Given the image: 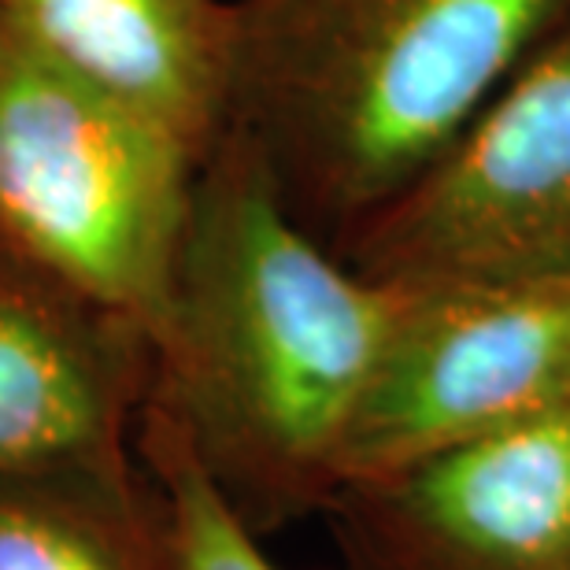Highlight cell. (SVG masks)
<instances>
[{
  "label": "cell",
  "mask_w": 570,
  "mask_h": 570,
  "mask_svg": "<svg viewBox=\"0 0 570 570\" xmlns=\"http://www.w3.org/2000/svg\"><path fill=\"white\" fill-rule=\"evenodd\" d=\"M0 22L200 164L230 130V0H0Z\"/></svg>",
  "instance_id": "8"
},
{
  "label": "cell",
  "mask_w": 570,
  "mask_h": 570,
  "mask_svg": "<svg viewBox=\"0 0 570 570\" xmlns=\"http://www.w3.org/2000/svg\"><path fill=\"white\" fill-rule=\"evenodd\" d=\"M404 289L363 275L285 204L230 127L197 170L148 401L256 533L323 515Z\"/></svg>",
  "instance_id": "1"
},
{
  "label": "cell",
  "mask_w": 570,
  "mask_h": 570,
  "mask_svg": "<svg viewBox=\"0 0 570 570\" xmlns=\"http://www.w3.org/2000/svg\"><path fill=\"white\" fill-rule=\"evenodd\" d=\"M334 253L396 289L570 275V11Z\"/></svg>",
  "instance_id": "4"
},
{
  "label": "cell",
  "mask_w": 570,
  "mask_h": 570,
  "mask_svg": "<svg viewBox=\"0 0 570 570\" xmlns=\"http://www.w3.org/2000/svg\"><path fill=\"white\" fill-rule=\"evenodd\" d=\"M200 159L0 22V256L156 345Z\"/></svg>",
  "instance_id": "3"
},
{
  "label": "cell",
  "mask_w": 570,
  "mask_h": 570,
  "mask_svg": "<svg viewBox=\"0 0 570 570\" xmlns=\"http://www.w3.org/2000/svg\"><path fill=\"white\" fill-rule=\"evenodd\" d=\"M341 570H570V404L341 485Z\"/></svg>",
  "instance_id": "6"
},
{
  "label": "cell",
  "mask_w": 570,
  "mask_h": 570,
  "mask_svg": "<svg viewBox=\"0 0 570 570\" xmlns=\"http://www.w3.org/2000/svg\"><path fill=\"white\" fill-rule=\"evenodd\" d=\"M567 404L570 275L404 289V312L352 426L345 485Z\"/></svg>",
  "instance_id": "5"
},
{
  "label": "cell",
  "mask_w": 570,
  "mask_h": 570,
  "mask_svg": "<svg viewBox=\"0 0 570 570\" xmlns=\"http://www.w3.org/2000/svg\"><path fill=\"white\" fill-rule=\"evenodd\" d=\"M138 460L156 493L167 570H282L264 549V533L248 527L186 433L153 401L138 423Z\"/></svg>",
  "instance_id": "10"
},
{
  "label": "cell",
  "mask_w": 570,
  "mask_h": 570,
  "mask_svg": "<svg viewBox=\"0 0 570 570\" xmlns=\"http://www.w3.org/2000/svg\"><path fill=\"white\" fill-rule=\"evenodd\" d=\"M0 570H167L145 466L127 482L0 478Z\"/></svg>",
  "instance_id": "9"
},
{
  "label": "cell",
  "mask_w": 570,
  "mask_h": 570,
  "mask_svg": "<svg viewBox=\"0 0 570 570\" xmlns=\"http://www.w3.org/2000/svg\"><path fill=\"white\" fill-rule=\"evenodd\" d=\"M148 385L145 334L0 256V478H138Z\"/></svg>",
  "instance_id": "7"
},
{
  "label": "cell",
  "mask_w": 570,
  "mask_h": 570,
  "mask_svg": "<svg viewBox=\"0 0 570 570\" xmlns=\"http://www.w3.org/2000/svg\"><path fill=\"white\" fill-rule=\"evenodd\" d=\"M234 119L330 248L471 122L570 0H230Z\"/></svg>",
  "instance_id": "2"
}]
</instances>
